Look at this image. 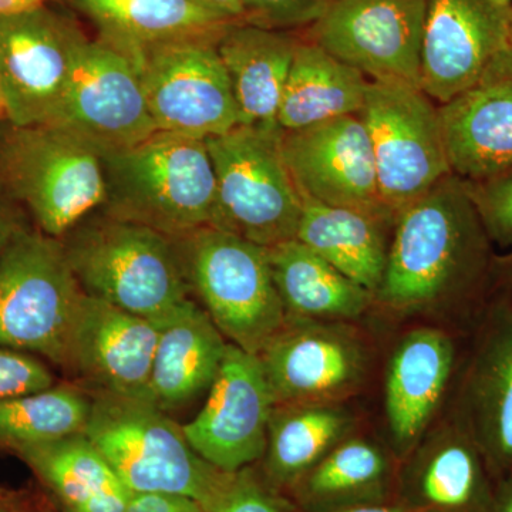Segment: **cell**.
Wrapping results in <instances>:
<instances>
[{
    "label": "cell",
    "instance_id": "d6986e66",
    "mask_svg": "<svg viewBox=\"0 0 512 512\" xmlns=\"http://www.w3.org/2000/svg\"><path fill=\"white\" fill-rule=\"evenodd\" d=\"M276 404L330 403L359 383L363 353L346 333L289 322L256 355Z\"/></svg>",
    "mask_w": 512,
    "mask_h": 512
},
{
    "label": "cell",
    "instance_id": "ba28073f",
    "mask_svg": "<svg viewBox=\"0 0 512 512\" xmlns=\"http://www.w3.org/2000/svg\"><path fill=\"white\" fill-rule=\"evenodd\" d=\"M281 137V128L238 126L205 140L217 180L211 227L265 248L296 238L303 200Z\"/></svg>",
    "mask_w": 512,
    "mask_h": 512
},
{
    "label": "cell",
    "instance_id": "b9f144b4",
    "mask_svg": "<svg viewBox=\"0 0 512 512\" xmlns=\"http://www.w3.org/2000/svg\"><path fill=\"white\" fill-rule=\"evenodd\" d=\"M488 2L500 8H511V0H488Z\"/></svg>",
    "mask_w": 512,
    "mask_h": 512
},
{
    "label": "cell",
    "instance_id": "277c9868",
    "mask_svg": "<svg viewBox=\"0 0 512 512\" xmlns=\"http://www.w3.org/2000/svg\"><path fill=\"white\" fill-rule=\"evenodd\" d=\"M62 242L87 296L154 322L190 298L177 245L153 229L103 212L80 222Z\"/></svg>",
    "mask_w": 512,
    "mask_h": 512
},
{
    "label": "cell",
    "instance_id": "8992f818",
    "mask_svg": "<svg viewBox=\"0 0 512 512\" xmlns=\"http://www.w3.org/2000/svg\"><path fill=\"white\" fill-rule=\"evenodd\" d=\"M174 242L191 291L198 293L224 338L259 355L288 319L268 248L215 227Z\"/></svg>",
    "mask_w": 512,
    "mask_h": 512
},
{
    "label": "cell",
    "instance_id": "83f0119b",
    "mask_svg": "<svg viewBox=\"0 0 512 512\" xmlns=\"http://www.w3.org/2000/svg\"><path fill=\"white\" fill-rule=\"evenodd\" d=\"M369 79L315 42H299L286 80L278 126L298 131L360 114Z\"/></svg>",
    "mask_w": 512,
    "mask_h": 512
},
{
    "label": "cell",
    "instance_id": "d590c367",
    "mask_svg": "<svg viewBox=\"0 0 512 512\" xmlns=\"http://www.w3.org/2000/svg\"><path fill=\"white\" fill-rule=\"evenodd\" d=\"M210 512H293L291 505L275 493L271 484H264L249 473L239 471L217 507Z\"/></svg>",
    "mask_w": 512,
    "mask_h": 512
},
{
    "label": "cell",
    "instance_id": "e575fe53",
    "mask_svg": "<svg viewBox=\"0 0 512 512\" xmlns=\"http://www.w3.org/2000/svg\"><path fill=\"white\" fill-rule=\"evenodd\" d=\"M248 23L284 30L315 23L330 0H244Z\"/></svg>",
    "mask_w": 512,
    "mask_h": 512
},
{
    "label": "cell",
    "instance_id": "9a60e30c",
    "mask_svg": "<svg viewBox=\"0 0 512 512\" xmlns=\"http://www.w3.org/2000/svg\"><path fill=\"white\" fill-rule=\"evenodd\" d=\"M281 146L302 198L396 220L380 198L372 144L360 114L282 131Z\"/></svg>",
    "mask_w": 512,
    "mask_h": 512
},
{
    "label": "cell",
    "instance_id": "ee69618b",
    "mask_svg": "<svg viewBox=\"0 0 512 512\" xmlns=\"http://www.w3.org/2000/svg\"><path fill=\"white\" fill-rule=\"evenodd\" d=\"M510 42L512 45V8H511V12H510Z\"/></svg>",
    "mask_w": 512,
    "mask_h": 512
},
{
    "label": "cell",
    "instance_id": "2e32d148",
    "mask_svg": "<svg viewBox=\"0 0 512 512\" xmlns=\"http://www.w3.org/2000/svg\"><path fill=\"white\" fill-rule=\"evenodd\" d=\"M157 322L84 293L67 346L66 366L92 392L150 400Z\"/></svg>",
    "mask_w": 512,
    "mask_h": 512
},
{
    "label": "cell",
    "instance_id": "ab89813d",
    "mask_svg": "<svg viewBox=\"0 0 512 512\" xmlns=\"http://www.w3.org/2000/svg\"><path fill=\"white\" fill-rule=\"evenodd\" d=\"M49 0H0V16L22 15L45 8Z\"/></svg>",
    "mask_w": 512,
    "mask_h": 512
},
{
    "label": "cell",
    "instance_id": "f35d334b",
    "mask_svg": "<svg viewBox=\"0 0 512 512\" xmlns=\"http://www.w3.org/2000/svg\"><path fill=\"white\" fill-rule=\"evenodd\" d=\"M512 512V474H508L495 484L493 511Z\"/></svg>",
    "mask_w": 512,
    "mask_h": 512
},
{
    "label": "cell",
    "instance_id": "44dd1931",
    "mask_svg": "<svg viewBox=\"0 0 512 512\" xmlns=\"http://www.w3.org/2000/svg\"><path fill=\"white\" fill-rule=\"evenodd\" d=\"M493 477L470 431H450L404 470L400 505L412 512H491Z\"/></svg>",
    "mask_w": 512,
    "mask_h": 512
},
{
    "label": "cell",
    "instance_id": "4fadbf2b",
    "mask_svg": "<svg viewBox=\"0 0 512 512\" xmlns=\"http://www.w3.org/2000/svg\"><path fill=\"white\" fill-rule=\"evenodd\" d=\"M427 0H330L312 42L369 80L420 87Z\"/></svg>",
    "mask_w": 512,
    "mask_h": 512
},
{
    "label": "cell",
    "instance_id": "5b68a950",
    "mask_svg": "<svg viewBox=\"0 0 512 512\" xmlns=\"http://www.w3.org/2000/svg\"><path fill=\"white\" fill-rule=\"evenodd\" d=\"M0 185L28 208L39 231L63 239L106 202L99 151L55 126L0 133Z\"/></svg>",
    "mask_w": 512,
    "mask_h": 512
},
{
    "label": "cell",
    "instance_id": "8d00e7d4",
    "mask_svg": "<svg viewBox=\"0 0 512 512\" xmlns=\"http://www.w3.org/2000/svg\"><path fill=\"white\" fill-rule=\"evenodd\" d=\"M126 512H207L198 501L180 494L131 493Z\"/></svg>",
    "mask_w": 512,
    "mask_h": 512
},
{
    "label": "cell",
    "instance_id": "e0dca14e",
    "mask_svg": "<svg viewBox=\"0 0 512 512\" xmlns=\"http://www.w3.org/2000/svg\"><path fill=\"white\" fill-rule=\"evenodd\" d=\"M510 12L488 0H427L420 89L434 103L463 93L511 45Z\"/></svg>",
    "mask_w": 512,
    "mask_h": 512
},
{
    "label": "cell",
    "instance_id": "f1b7e54d",
    "mask_svg": "<svg viewBox=\"0 0 512 512\" xmlns=\"http://www.w3.org/2000/svg\"><path fill=\"white\" fill-rule=\"evenodd\" d=\"M268 259L288 318L353 319L372 299V292L296 238L268 248Z\"/></svg>",
    "mask_w": 512,
    "mask_h": 512
},
{
    "label": "cell",
    "instance_id": "ffe728a7",
    "mask_svg": "<svg viewBox=\"0 0 512 512\" xmlns=\"http://www.w3.org/2000/svg\"><path fill=\"white\" fill-rule=\"evenodd\" d=\"M151 402L164 412L187 406L210 390L227 353V339L191 298L157 322Z\"/></svg>",
    "mask_w": 512,
    "mask_h": 512
},
{
    "label": "cell",
    "instance_id": "4dcf8cb0",
    "mask_svg": "<svg viewBox=\"0 0 512 512\" xmlns=\"http://www.w3.org/2000/svg\"><path fill=\"white\" fill-rule=\"evenodd\" d=\"M350 417L332 403L276 404L268 427L265 473L272 487H292L346 439Z\"/></svg>",
    "mask_w": 512,
    "mask_h": 512
},
{
    "label": "cell",
    "instance_id": "484cf974",
    "mask_svg": "<svg viewBox=\"0 0 512 512\" xmlns=\"http://www.w3.org/2000/svg\"><path fill=\"white\" fill-rule=\"evenodd\" d=\"M296 239L373 295L386 269V227L394 220L356 208L302 198Z\"/></svg>",
    "mask_w": 512,
    "mask_h": 512
},
{
    "label": "cell",
    "instance_id": "6da1fadb",
    "mask_svg": "<svg viewBox=\"0 0 512 512\" xmlns=\"http://www.w3.org/2000/svg\"><path fill=\"white\" fill-rule=\"evenodd\" d=\"M484 232L466 184L447 175L397 212L380 301L416 312L461 291L483 262Z\"/></svg>",
    "mask_w": 512,
    "mask_h": 512
},
{
    "label": "cell",
    "instance_id": "5bb4252c",
    "mask_svg": "<svg viewBox=\"0 0 512 512\" xmlns=\"http://www.w3.org/2000/svg\"><path fill=\"white\" fill-rule=\"evenodd\" d=\"M275 407L261 360L228 343L207 402L184 434L198 456L225 473H239L265 456Z\"/></svg>",
    "mask_w": 512,
    "mask_h": 512
},
{
    "label": "cell",
    "instance_id": "4316f807",
    "mask_svg": "<svg viewBox=\"0 0 512 512\" xmlns=\"http://www.w3.org/2000/svg\"><path fill=\"white\" fill-rule=\"evenodd\" d=\"M67 512H126L131 491L84 436L73 434L16 451Z\"/></svg>",
    "mask_w": 512,
    "mask_h": 512
},
{
    "label": "cell",
    "instance_id": "603a6c76",
    "mask_svg": "<svg viewBox=\"0 0 512 512\" xmlns=\"http://www.w3.org/2000/svg\"><path fill=\"white\" fill-rule=\"evenodd\" d=\"M299 40L284 30L235 23L218 39L239 126L279 128L278 113Z\"/></svg>",
    "mask_w": 512,
    "mask_h": 512
},
{
    "label": "cell",
    "instance_id": "bcb514c9",
    "mask_svg": "<svg viewBox=\"0 0 512 512\" xmlns=\"http://www.w3.org/2000/svg\"><path fill=\"white\" fill-rule=\"evenodd\" d=\"M3 244H5V241H0V251H2Z\"/></svg>",
    "mask_w": 512,
    "mask_h": 512
},
{
    "label": "cell",
    "instance_id": "7c38bea8",
    "mask_svg": "<svg viewBox=\"0 0 512 512\" xmlns=\"http://www.w3.org/2000/svg\"><path fill=\"white\" fill-rule=\"evenodd\" d=\"M87 37L46 8L0 16V93L12 126L49 124Z\"/></svg>",
    "mask_w": 512,
    "mask_h": 512
},
{
    "label": "cell",
    "instance_id": "30bf717a",
    "mask_svg": "<svg viewBox=\"0 0 512 512\" xmlns=\"http://www.w3.org/2000/svg\"><path fill=\"white\" fill-rule=\"evenodd\" d=\"M217 42L171 43L144 53L134 63L157 131L207 140L239 126Z\"/></svg>",
    "mask_w": 512,
    "mask_h": 512
},
{
    "label": "cell",
    "instance_id": "836d02e7",
    "mask_svg": "<svg viewBox=\"0 0 512 512\" xmlns=\"http://www.w3.org/2000/svg\"><path fill=\"white\" fill-rule=\"evenodd\" d=\"M55 386V376L35 356L0 348V399L43 392Z\"/></svg>",
    "mask_w": 512,
    "mask_h": 512
},
{
    "label": "cell",
    "instance_id": "74e56055",
    "mask_svg": "<svg viewBox=\"0 0 512 512\" xmlns=\"http://www.w3.org/2000/svg\"><path fill=\"white\" fill-rule=\"evenodd\" d=\"M200 8L232 23H248V10L244 0H191Z\"/></svg>",
    "mask_w": 512,
    "mask_h": 512
},
{
    "label": "cell",
    "instance_id": "7a4b0ae2",
    "mask_svg": "<svg viewBox=\"0 0 512 512\" xmlns=\"http://www.w3.org/2000/svg\"><path fill=\"white\" fill-rule=\"evenodd\" d=\"M104 214L143 225L171 241L211 227L217 200L214 165L205 140L154 134L103 157Z\"/></svg>",
    "mask_w": 512,
    "mask_h": 512
},
{
    "label": "cell",
    "instance_id": "3957f363",
    "mask_svg": "<svg viewBox=\"0 0 512 512\" xmlns=\"http://www.w3.org/2000/svg\"><path fill=\"white\" fill-rule=\"evenodd\" d=\"M87 437L131 493H170L210 512L237 473H225L195 453L183 426L150 400L90 393Z\"/></svg>",
    "mask_w": 512,
    "mask_h": 512
},
{
    "label": "cell",
    "instance_id": "60d3db41",
    "mask_svg": "<svg viewBox=\"0 0 512 512\" xmlns=\"http://www.w3.org/2000/svg\"><path fill=\"white\" fill-rule=\"evenodd\" d=\"M325 512H412L400 504L392 503H373L353 505V507L339 508V510Z\"/></svg>",
    "mask_w": 512,
    "mask_h": 512
},
{
    "label": "cell",
    "instance_id": "f6af8a7d",
    "mask_svg": "<svg viewBox=\"0 0 512 512\" xmlns=\"http://www.w3.org/2000/svg\"><path fill=\"white\" fill-rule=\"evenodd\" d=\"M0 512H10V510H8V508H6L5 505L0 503Z\"/></svg>",
    "mask_w": 512,
    "mask_h": 512
},
{
    "label": "cell",
    "instance_id": "1f68e13d",
    "mask_svg": "<svg viewBox=\"0 0 512 512\" xmlns=\"http://www.w3.org/2000/svg\"><path fill=\"white\" fill-rule=\"evenodd\" d=\"M90 394L69 386L0 399V450L22 448L83 433Z\"/></svg>",
    "mask_w": 512,
    "mask_h": 512
},
{
    "label": "cell",
    "instance_id": "7bdbcfd3",
    "mask_svg": "<svg viewBox=\"0 0 512 512\" xmlns=\"http://www.w3.org/2000/svg\"><path fill=\"white\" fill-rule=\"evenodd\" d=\"M3 120H6V110L5 103H3L2 93H0V123H2Z\"/></svg>",
    "mask_w": 512,
    "mask_h": 512
},
{
    "label": "cell",
    "instance_id": "d4e9b609",
    "mask_svg": "<svg viewBox=\"0 0 512 512\" xmlns=\"http://www.w3.org/2000/svg\"><path fill=\"white\" fill-rule=\"evenodd\" d=\"M468 431L493 476L512 474V311L495 318L468 384Z\"/></svg>",
    "mask_w": 512,
    "mask_h": 512
},
{
    "label": "cell",
    "instance_id": "ac0fdd59",
    "mask_svg": "<svg viewBox=\"0 0 512 512\" xmlns=\"http://www.w3.org/2000/svg\"><path fill=\"white\" fill-rule=\"evenodd\" d=\"M439 111L451 174L480 183L512 170V45Z\"/></svg>",
    "mask_w": 512,
    "mask_h": 512
},
{
    "label": "cell",
    "instance_id": "cb8c5ba5",
    "mask_svg": "<svg viewBox=\"0 0 512 512\" xmlns=\"http://www.w3.org/2000/svg\"><path fill=\"white\" fill-rule=\"evenodd\" d=\"M453 365V342L439 330H416L394 352L386 379V414L400 450L412 448L426 430Z\"/></svg>",
    "mask_w": 512,
    "mask_h": 512
},
{
    "label": "cell",
    "instance_id": "7402d4cb",
    "mask_svg": "<svg viewBox=\"0 0 512 512\" xmlns=\"http://www.w3.org/2000/svg\"><path fill=\"white\" fill-rule=\"evenodd\" d=\"M106 43L131 63L156 47L185 40H218L235 23L191 0H72Z\"/></svg>",
    "mask_w": 512,
    "mask_h": 512
},
{
    "label": "cell",
    "instance_id": "f546056e",
    "mask_svg": "<svg viewBox=\"0 0 512 512\" xmlns=\"http://www.w3.org/2000/svg\"><path fill=\"white\" fill-rule=\"evenodd\" d=\"M392 485V463L382 448L345 439L291 488L303 512H325L386 503Z\"/></svg>",
    "mask_w": 512,
    "mask_h": 512
},
{
    "label": "cell",
    "instance_id": "52a82bcc",
    "mask_svg": "<svg viewBox=\"0 0 512 512\" xmlns=\"http://www.w3.org/2000/svg\"><path fill=\"white\" fill-rule=\"evenodd\" d=\"M83 296L62 239L10 232L0 251V348L37 353L64 369Z\"/></svg>",
    "mask_w": 512,
    "mask_h": 512
},
{
    "label": "cell",
    "instance_id": "d6a6232c",
    "mask_svg": "<svg viewBox=\"0 0 512 512\" xmlns=\"http://www.w3.org/2000/svg\"><path fill=\"white\" fill-rule=\"evenodd\" d=\"M466 184L488 237L512 248V170L480 183Z\"/></svg>",
    "mask_w": 512,
    "mask_h": 512
},
{
    "label": "cell",
    "instance_id": "8fae6325",
    "mask_svg": "<svg viewBox=\"0 0 512 512\" xmlns=\"http://www.w3.org/2000/svg\"><path fill=\"white\" fill-rule=\"evenodd\" d=\"M47 126L69 131L101 157L158 133L136 66L113 47L90 39L80 49L62 103Z\"/></svg>",
    "mask_w": 512,
    "mask_h": 512
},
{
    "label": "cell",
    "instance_id": "9c48e42d",
    "mask_svg": "<svg viewBox=\"0 0 512 512\" xmlns=\"http://www.w3.org/2000/svg\"><path fill=\"white\" fill-rule=\"evenodd\" d=\"M383 204L397 215L451 175L439 107L420 87L369 80L360 111Z\"/></svg>",
    "mask_w": 512,
    "mask_h": 512
}]
</instances>
